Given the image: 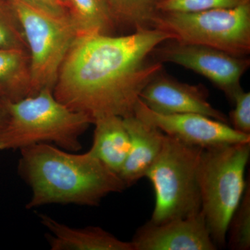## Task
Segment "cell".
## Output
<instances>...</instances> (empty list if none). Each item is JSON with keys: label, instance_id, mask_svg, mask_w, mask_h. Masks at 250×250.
Returning a JSON list of instances; mask_svg holds the SVG:
<instances>
[{"label": "cell", "instance_id": "6da1fadb", "mask_svg": "<svg viewBox=\"0 0 250 250\" xmlns=\"http://www.w3.org/2000/svg\"><path fill=\"white\" fill-rule=\"evenodd\" d=\"M168 40L173 37L155 28L123 36L77 35L61 67L54 96L93 122L132 116L141 92L164 68L150 59L153 51Z\"/></svg>", "mask_w": 250, "mask_h": 250}, {"label": "cell", "instance_id": "7a4b0ae2", "mask_svg": "<svg viewBox=\"0 0 250 250\" xmlns=\"http://www.w3.org/2000/svg\"><path fill=\"white\" fill-rule=\"evenodd\" d=\"M20 151L18 174L31 191L27 209L48 205L97 207L109 194L126 188L90 150L78 154L42 143Z\"/></svg>", "mask_w": 250, "mask_h": 250}, {"label": "cell", "instance_id": "3957f363", "mask_svg": "<svg viewBox=\"0 0 250 250\" xmlns=\"http://www.w3.org/2000/svg\"><path fill=\"white\" fill-rule=\"evenodd\" d=\"M93 121L60 103L53 90L9 103V118L0 129V150L52 144L70 152L82 149L80 138Z\"/></svg>", "mask_w": 250, "mask_h": 250}, {"label": "cell", "instance_id": "277c9868", "mask_svg": "<svg viewBox=\"0 0 250 250\" xmlns=\"http://www.w3.org/2000/svg\"><path fill=\"white\" fill-rule=\"evenodd\" d=\"M250 156V142L204 149L197 179L201 211L216 246L227 243L229 224L246 190L245 172Z\"/></svg>", "mask_w": 250, "mask_h": 250}, {"label": "cell", "instance_id": "5b68a950", "mask_svg": "<svg viewBox=\"0 0 250 250\" xmlns=\"http://www.w3.org/2000/svg\"><path fill=\"white\" fill-rule=\"evenodd\" d=\"M203 149L166 134L160 154L145 177L155 192L150 223L160 225L201 211L197 172Z\"/></svg>", "mask_w": 250, "mask_h": 250}, {"label": "cell", "instance_id": "8992f818", "mask_svg": "<svg viewBox=\"0 0 250 250\" xmlns=\"http://www.w3.org/2000/svg\"><path fill=\"white\" fill-rule=\"evenodd\" d=\"M152 28L170 34L178 42L247 57L250 52V1L199 12H159Z\"/></svg>", "mask_w": 250, "mask_h": 250}, {"label": "cell", "instance_id": "52a82bcc", "mask_svg": "<svg viewBox=\"0 0 250 250\" xmlns=\"http://www.w3.org/2000/svg\"><path fill=\"white\" fill-rule=\"evenodd\" d=\"M30 57L33 95L53 90L62 62L77 33L68 14H59L22 1L11 0Z\"/></svg>", "mask_w": 250, "mask_h": 250}, {"label": "cell", "instance_id": "ba28073f", "mask_svg": "<svg viewBox=\"0 0 250 250\" xmlns=\"http://www.w3.org/2000/svg\"><path fill=\"white\" fill-rule=\"evenodd\" d=\"M156 62L177 64L206 77L233 103L241 91V80L249 69L250 59L207 46L168 40L153 51Z\"/></svg>", "mask_w": 250, "mask_h": 250}, {"label": "cell", "instance_id": "9c48e42d", "mask_svg": "<svg viewBox=\"0 0 250 250\" xmlns=\"http://www.w3.org/2000/svg\"><path fill=\"white\" fill-rule=\"evenodd\" d=\"M134 115L164 134L202 149L250 142V135L238 132L227 123L198 113L161 114L149 109L140 99Z\"/></svg>", "mask_w": 250, "mask_h": 250}, {"label": "cell", "instance_id": "30bf717a", "mask_svg": "<svg viewBox=\"0 0 250 250\" xmlns=\"http://www.w3.org/2000/svg\"><path fill=\"white\" fill-rule=\"evenodd\" d=\"M205 85L183 83L159 72L140 95V100L149 109L161 114L198 113L229 125L228 117L208 101Z\"/></svg>", "mask_w": 250, "mask_h": 250}, {"label": "cell", "instance_id": "8fae6325", "mask_svg": "<svg viewBox=\"0 0 250 250\" xmlns=\"http://www.w3.org/2000/svg\"><path fill=\"white\" fill-rule=\"evenodd\" d=\"M134 250H216L205 216L196 215L156 225L148 222L137 230Z\"/></svg>", "mask_w": 250, "mask_h": 250}, {"label": "cell", "instance_id": "7c38bea8", "mask_svg": "<svg viewBox=\"0 0 250 250\" xmlns=\"http://www.w3.org/2000/svg\"><path fill=\"white\" fill-rule=\"evenodd\" d=\"M123 120L129 135L130 148L118 176L128 188L146 177L160 154L166 134L135 115Z\"/></svg>", "mask_w": 250, "mask_h": 250}, {"label": "cell", "instance_id": "4fadbf2b", "mask_svg": "<svg viewBox=\"0 0 250 250\" xmlns=\"http://www.w3.org/2000/svg\"><path fill=\"white\" fill-rule=\"evenodd\" d=\"M52 250H134L131 242L121 241L99 227L73 228L46 214L39 215Z\"/></svg>", "mask_w": 250, "mask_h": 250}, {"label": "cell", "instance_id": "5bb4252c", "mask_svg": "<svg viewBox=\"0 0 250 250\" xmlns=\"http://www.w3.org/2000/svg\"><path fill=\"white\" fill-rule=\"evenodd\" d=\"M93 124V145L89 150L110 170L119 174L130 148L129 135L123 118L100 117Z\"/></svg>", "mask_w": 250, "mask_h": 250}, {"label": "cell", "instance_id": "9a60e30c", "mask_svg": "<svg viewBox=\"0 0 250 250\" xmlns=\"http://www.w3.org/2000/svg\"><path fill=\"white\" fill-rule=\"evenodd\" d=\"M31 95L29 52L22 49H0V98L14 103Z\"/></svg>", "mask_w": 250, "mask_h": 250}, {"label": "cell", "instance_id": "2e32d148", "mask_svg": "<svg viewBox=\"0 0 250 250\" xmlns=\"http://www.w3.org/2000/svg\"><path fill=\"white\" fill-rule=\"evenodd\" d=\"M68 16L77 35L111 34L116 28L107 0H66Z\"/></svg>", "mask_w": 250, "mask_h": 250}, {"label": "cell", "instance_id": "e0dca14e", "mask_svg": "<svg viewBox=\"0 0 250 250\" xmlns=\"http://www.w3.org/2000/svg\"><path fill=\"white\" fill-rule=\"evenodd\" d=\"M159 0H107L116 27L123 26L134 31L152 28L153 21L159 14Z\"/></svg>", "mask_w": 250, "mask_h": 250}, {"label": "cell", "instance_id": "ac0fdd59", "mask_svg": "<svg viewBox=\"0 0 250 250\" xmlns=\"http://www.w3.org/2000/svg\"><path fill=\"white\" fill-rule=\"evenodd\" d=\"M227 237H228V246L229 249H250V180L247 182L243 198L229 224Z\"/></svg>", "mask_w": 250, "mask_h": 250}, {"label": "cell", "instance_id": "d6986e66", "mask_svg": "<svg viewBox=\"0 0 250 250\" xmlns=\"http://www.w3.org/2000/svg\"><path fill=\"white\" fill-rule=\"evenodd\" d=\"M0 49L27 50L22 29L11 0H0Z\"/></svg>", "mask_w": 250, "mask_h": 250}, {"label": "cell", "instance_id": "ffe728a7", "mask_svg": "<svg viewBox=\"0 0 250 250\" xmlns=\"http://www.w3.org/2000/svg\"><path fill=\"white\" fill-rule=\"evenodd\" d=\"M248 0H159V12L192 13L207 10L231 8Z\"/></svg>", "mask_w": 250, "mask_h": 250}, {"label": "cell", "instance_id": "44dd1931", "mask_svg": "<svg viewBox=\"0 0 250 250\" xmlns=\"http://www.w3.org/2000/svg\"><path fill=\"white\" fill-rule=\"evenodd\" d=\"M234 108L230 112V126L242 134L250 135V93L242 89L235 95Z\"/></svg>", "mask_w": 250, "mask_h": 250}, {"label": "cell", "instance_id": "7402d4cb", "mask_svg": "<svg viewBox=\"0 0 250 250\" xmlns=\"http://www.w3.org/2000/svg\"><path fill=\"white\" fill-rule=\"evenodd\" d=\"M28 4L59 14H68L66 0H22Z\"/></svg>", "mask_w": 250, "mask_h": 250}, {"label": "cell", "instance_id": "603a6c76", "mask_svg": "<svg viewBox=\"0 0 250 250\" xmlns=\"http://www.w3.org/2000/svg\"><path fill=\"white\" fill-rule=\"evenodd\" d=\"M9 103L0 98V129L4 126L9 118Z\"/></svg>", "mask_w": 250, "mask_h": 250}]
</instances>
